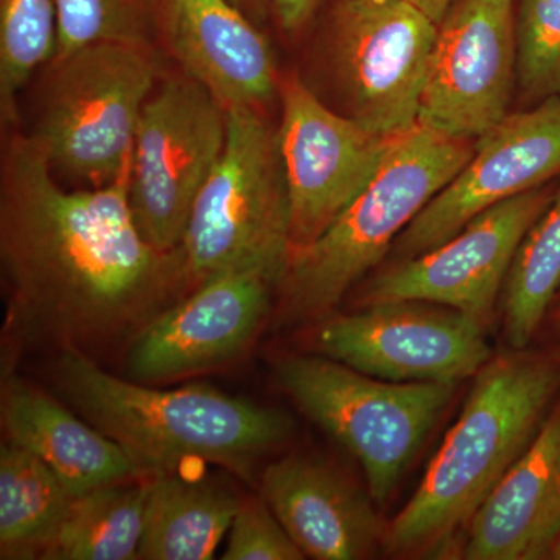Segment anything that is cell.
<instances>
[{
  "instance_id": "obj_1",
  "label": "cell",
  "mask_w": 560,
  "mask_h": 560,
  "mask_svg": "<svg viewBox=\"0 0 560 560\" xmlns=\"http://www.w3.org/2000/svg\"><path fill=\"white\" fill-rule=\"evenodd\" d=\"M128 172L109 186L65 189L39 143L7 130L0 260L11 312L62 350L131 342L194 290L180 249L154 248L136 226Z\"/></svg>"
},
{
  "instance_id": "obj_2",
  "label": "cell",
  "mask_w": 560,
  "mask_h": 560,
  "mask_svg": "<svg viewBox=\"0 0 560 560\" xmlns=\"http://www.w3.org/2000/svg\"><path fill=\"white\" fill-rule=\"evenodd\" d=\"M55 383L81 418L127 453L138 477L209 463L249 481L259 460L291 430L282 412L254 401L201 383L158 389L125 381L73 349L58 357Z\"/></svg>"
},
{
  "instance_id": "obj_3",
  "label": "cell",
  "mask_w": 560,
  "mask_h": 560,
  "mask_svg": "<svg viewBox=\"0 0 560 560\" xmlns=\"http://www.w3.org/2000/svg\"><path fill=\"white\" fill-rule=\"evenodd\" d=\"M560 393V363L544 357L490 360L415 495L386 528L393 556L444 550L521 458Z\"/></svg>"
},
{
  "instance_id": "obj_4",
  "label": "cell",
  "mask_w": 560,
  "mask_h": 560,
  "mask_svg": "<svg viewBox=\"0 0 560 560\" xmlns=\"http://www.w3.org/2000/svg\"><path fill=\"white\" fill-rule=\"evenodd\" d=\"M474 151V140L447 138L419 125L394 138L366 189L319 237L290 249L278 283L280 323L327 318Z\"/></svg>"
},
{
  "instance_id": "obj_5",
  "label": "cell",
  "mask_w": 560,
  "mask_h": 560,
  "mask_svg": "<svg viewBox=\"0 0 560 560\" xmlns=\"http://www.w3.org/2000/svg\"><path fill=\"white\" fill-rule=\"evenodd\" d=\"M162 77L153 46L97 43L54 58L28 135L55 175L105 187L130 171L143 106Z\"/></svg>"
},
{
  "instance_id": "obj_6",
  "label": "cell",
  "mask_w": 560,
  "mask_h": 560,
  "mask_svg": "<svg viewBox=\"0 0 560 560\" xmlns=\"http://www.w3.org/2000/svg\"><path fill=\"white\" fill-rule=\"evenodd\" d=\"M191 285L220 272L279 279L290 253V197L278 128L264 108H228L223 153L201 187L180 242Z\"/></svg>"
},
{
  "instance_id": "obj_7",
  "label": "cell",
  "mask_w": 560,
  "mask_h": 560,
  "mask_svg": "<svg viewBox=\"0 0 560 560\" xmlns=\"http://www.w3.org/2000/svg\"><path fill=\"white\" fill-rule=\"evenodd\" d=\"M278 377L302 412L359 460L377 508L386 506L456 389L382 381L324 355L287 357Z\"/></svg>"
},
{
  "instance_id": "obj_8",
  "label": "cell",
  "mask_w": 560,
  "mask_h": 560,
  "mask_svg": "<svg viewBox=\"0 0 560 560\" xmlns=\"http://www.w3.org/2000/svg\"><path fill=\"white\" fill-rule=\"evenodd\" d=\"M228 108L184 72L162 77L140 116L128 201L150 245L175 250L194 202L223 153Z\"/></svg>"
},
{
  "instance_id": "obj_9",
  "label": "cell",
  "mask_w": 560,
  "mask_h": 560,
  "mask_svg": "<svg viewBox=\"0 0 560 560\" xmlns=\"http://www.w3.org/2000/svg\"><path fill=\"white\" fill-rule=\"evenodd\" d=\"M438 24L407 0H340L326 61L348 116L396 138L418 127Z\"/></svg>"
},
{
  "instance_id": "obj_10",
  "label": "cell",
  "mask_w": 560,
  "mask_h": 560,
  "mask_svg": "<svg viewBox=\"0 0 560 560\" xmlns=\"http://www.w3.org/2000/svg\"><path fill=\"white\" fill-rule=\"evenodd\" d=\"M313 345L327 359L397 383L458 385L492 360L482 320L422 301L375 302L329 315Z\"/></svg>"
},
{
  "instance_id": "obj_11",
  "label": "cell",
  "mask_w": 560,
  "mask_h": 560,
  "mask_svg": "<svg viewBox=\"0 0 560 560\" xmlns=\"http://www.w3.org/2000/svg\"><path fill=\"white\" fill-rule=\"evenodd\" d=\"M278 94L294 249L319 237L366 189L394 138L331 109L298 73L280 79Z\"/></svg>"
},
{
  "instance_id": "obj_12",
  "label": "cell",
  "mask_w": 560,
  "mask_h": 560,
  "mask_svg": "<svg viewBox=\"0 0 560 560\" xmlns=\"http://www.w3.org/2000/svg\"><path fill=\"white\" fill-rule=\"evenodd\" d=\"M514 83V0H452L438 24L419 127L480 139L508 116Z\"/></svg>"
},
{
  "instance_id": "obj_13",
  "label": "cell",
  "mask_w": 560,
  "mask_h": 560,
  "mask_svg": "<svg viewBox=\"0 0 560 560\" xmlns=\"http://www.w3.org/2000/svg\"><path fill=\"white\" fill-rule=\"evenodd\" d=\"M555 190L545 184L478 213L447 242L375 276L361 305L422 301L488 319L518 246Z\"/></svg>"
},
{
  "instance_id": "obj_14",
  "label": "cell",
  "mask_w": 560,
  "mask_h": 560,
  "mask_svg": "<svg viewBox=\"0 0 560 560\" xmlns=\"http://www.w3.org/2000/svg\"><path fill=\"white\" fill-rule=\"evenodd\" d=\"M560 175V97L508 114L475 140L469 162L431 198L393 246L400 260L429 253L478 213Z\"/></svg>"
},
{
  "instance_id": "obj_15",
  "label": "cell",
  "mask_w": 560,
  "mask_h": 560,
  "mask_svg": "<svg viewBox=\"0 0 560 560\" xmlns=\"http://www.w3.org/2000/svg\"><path fill=\"white\" fill-rule=\"evenodd\" d=\"M278 279L260 270L220 272L151 320L130 342L131 381H176L243 355L270 313Z\"/></svg>"
},
{
  "instance_id": "obj_16",
  "label": "cell",
  "mask_w": 560,
  "mask_h": 560,
  "mask_svg": "<svg viewBox=\"0 0 560 560\" xmlns=\"http://www.w3.org/2000/svg\"><path fill=\"white\" fill-rule=\"evenodd\" d=\"M161 39L226 108H265L279 92L270 40L231 0H161Z\"/></svg>"
},
{
  "instance_id": "obj_17",
  "label": "cell",
  "mask_w": 560,
  "mask_h": 560,
  "mask_svg": "<svg viewBox=\"0 0 560 560\" xmlns=\"http://www.w3.org/2000/svg\"><path fill=\"white\" fill-rule=\"evenodd\" d=\"M260 490L305 558L363 559L385 539L371 495L323 460H275L261 474Z\"/></svg>"
},
{
  "instance_id": "obj_18",
  "label": "cell",
  "mask_w": 560,
  "mask_h": 560,
  "mask_svg": "<svg viewBox=\"0 0 560 560\" xmlns=\"http://www.w3.org/2000/svg\"><path fill=\"white\" fill-rule=\"evenodd\" d=\"M560 534V393L528 448L482 501L464 559H548Z\"/></svg>"
},
{
  "instance_id": "obj_19",
  "label": "cell",
  "mask_w": 560,
  "mask_h": 560,
  "mask_svg": "<svg viewBox=\"0 0 560 560\" xmlns=\"http://www.w3.org/2000/svg\"><path fill=\"white\" fill-rule=\"evenodd\" d=\"M0 412L9 441L43 459L73 495L138 477L116 442L31 383L5 378Z\"/></svg>"
},
{
  "instance_id": "obj_20",
  "label": "cell",
  "mask_w": 560,
  "mask_h": 560,
  "mask_svg": "<svg viewBox=\"0 0 560 560\" xmlns=\"http://www.w3.org/2000/svg\"><path fill=\"white\" fill-rule=\"evenodd\" d=\"M241 506L234 493L210 482L176 474L151 478L138 559H212Z\"/></svg>"
},
{
  "instance_id": "obj_21",
  "label": "cell",
  "mask_w": 560,
  "mask_h": 560,
  "mask_svg": "<svg viewBox=\"0 0 560 560\" xmlns=\"http://www.w3.org/2000/svg\"><path fill=\"white\" fill-rule=\"evenodd\" d=\"M145 497L147 481L110 482L75 495L39 559H138Z\"/></svg>"
},
{
  "instance_id": "obj_22",
  "label": "cell",
  "mask_w": 560,
  "mask_h": 560,
  "mask_svg": "<svg viewBox=\"0 0 560 560\" xmlns=\"http://www.w3.org/2000/svg\"><path fill=\"white\" fill-rule=\"evenodd\" d=\"M75 499L54 470L13 442L0 448V558L39 559Z\"/></svg>"
},
{
  "instance_id": "obj_23",
  "label": "cell",
  "mask_w": 560,
  "mask_h": 560,
  "mask_svg": "<svg viewBox=\"0 0 560 560\" xmlns=\"http://www.w3.org/2000/svg\"><path fill=\"white\" fill-rule=\"evenodd\" d=\"M560 290V183L550 205L526 232L503 289V331L523 350L539 330Z\"/></svg>"
},
{
  "instance_id": "obj_24",
  "label": "cell",
  "mask_w": 560,
  "mask_h": 560,
  "mask_svg": "<svg viewBox=\"0 0 560 560\" xmlns=\"http://www.w3.org/2000/svg\"><path fill=\"white\" fill-rule=\"evenodd\" d=\"M55 0H0V119L20 121V94L57 55Z\"/></svg>"
},
{
  "instance_id": "obj_25",
  "label": "cell",
  "mask_w": 560,
  "mask_h": 560,
  "mask_svg": "<svg viewBox=\"0 0 560 560\" xmlns=\"http://www.w3.org/2000/svg\"><path fill=\"white\" fill-rule=\"evenodd\" d=\"M57 57L97 43L153 46L161 40V0H55Z\"/></svg>"
},
{
  "instance_id": "obj_26",
  "label": "cell",
  "mask_w": 560,
  "mask_h": 560,
  "mask_svg": "<svg viewBox=\"0 0 560 560\" xmlns=\"http://www.w3.org/2000/svg\"><path fill=\"white\" fill-rule=\"evenodd\" d=\"M517 83L528 101L560 97V0H514Z\"/></svg>"
},
{
  "instance_id": "obj_27",
  "label": "cell",
  "mask_w": 560,
  "mask_h": 560,
  "mask_svg": "<svg viewBox=\"0 0 560 560\" xmlns=\"http://www.w3.org/2000/svg\"><path fill=\"white\" fill-rule=\"evenodd\" d=\"M305 555L291 539L265 500L242 503L230 529L224 560H301Z\"/></svg>"
},
{
  "instance_id": "obj_28",
  "label": "cell",
  "mask_w": 560,
  "mask_h": 560,
  "mask_svg": "<svg viewBox=\"0 0 560 560\" xmlns=\"http://www.w3.org/2000/svg\"><path fill=\"white\" fill-rule=\"evenodd\" d=\"M320 0H271L279 24L287 33L301 32L318 10Z\"/></svg>"
},
{
  "instance_id": "obj_29",
  "label": "cell",
  "mask_w": 560,
  "mask_h": 560,
  "mask_svg": "<svg viewBox=\"0 0 560 560\" xmlns=\"http://www.w3.org/2000/svg\"><path fill=\"white\" fill-rule=\"evenodd\" d=\"M231 2L237 5L257 25L267 21L270 9H272L271 0H231Z\"/></svg>"
},
{
  "instance_id": "obj_30",
  "label": "cell",
  "mask_w": 560,
  "mask_h": 560,
  "mask_svg": "<svg viewBox=\"0 0 560 560\" xmlns=\"http://www.w3.org/2000/svg\"><path fill=\"white\" fill-rule=\"evenodd\" d=\"M407 2L412 3V5L418 7L419 10H422L427 16H430L431 20L440 24L442 16H444L445 11H447L448 5H451L452 0H407Z\"/></svg>"
},
{
  "instance_id": "obj_31",
  "label": "cell",
  "mask_w": 560,
  "mask_h": 560,
  "mask_svg": "<svg viewBox=\"0 0 560 560\" xmlns=\"http://www.w3.org/2000/svg\"><path fill=\"white\" fill-rule=\"evenodd\" d=\"M552 326H555V329L558 330V334H560V301L558 302V305H556L555 308H552Z\"/></svg>"
},
{
  "instance_id": "obj_32",
  "label": "cell",
  "mask_w": 560,
  "mask_h": 560,
  "mask_svg": "<svg viewBox=\"0 0 560 560\" xmlns=\"http://www.w3.org/2000/svg\"><path fill=\"white\" fill-rule=\"evenodd\" d=\"M548 559L560 560V534L558 539H556L555 544H552V548L550 555H548Z\"/></svg>"
},
{
  "instance_id": "obj_33",
  "label": "cell",
  "mask_w": 560,
  "mask_h": 560,
  "mask_svg": "<svg viewBox=\"0 0 560 560\" xmlns=\"http://www.w3.org/2000/svg\"><path fill=\"white\" fill-rule=\"evenodd\" d=\"M552 359H555L556 361H558V363H560V346L558 349L555 350V352H552Z\"/></svg>"
}]
</instances>
